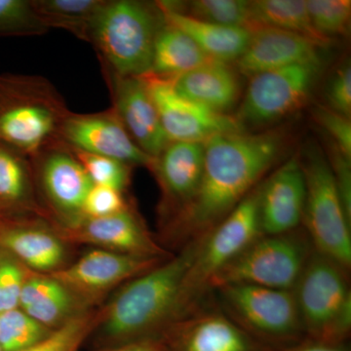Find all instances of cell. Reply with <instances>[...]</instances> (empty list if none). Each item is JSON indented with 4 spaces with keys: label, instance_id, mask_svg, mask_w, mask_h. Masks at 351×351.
I'll return each mask as SVG.
<instances>
[{
    "label": "cell",
    "instance_id": "484cf974",
    "mask_svg": "<svg viewBox=\"0 0 351 351\" xmlns=\"http://www.w3.org/2000/svg\"><path fill=\"white\" fill-rule=\"evenodd\" d=\"M107 0H32L34 11L48 29H62L90 43L92 32Z\"/></svg>",
    "mask_w": 351,
    "mask_h": 351
},
{
    "label": "cell",
    "instance_id": "7a4b0ae2",
    "mask_svg": "<svg viewBox=\"0 0 351 351\" xmlns=\"http://www.w3.org/2000/svg\"><path fill=\"white\" fill-rule=\"evenodd\" d=\"M201 239L178 251L142 276L128 281L101 313V336L122 345L163 331L174 322L182 280Z\"/></svg>",
    "mask_w": 351,
    "mask_h": 351
},
{
    "label": "cell",
    "instance_id": "d6986e66",
    "mask_svg": "<svg viewBox=\"0 0 351 351\" xmlns=\"http://www.w3.org/2000/svg\"><path fill=\"white\" fill-rule=\"evenodd\" d=\"M69 237L97 245L104 250L144 258H169L130 209L100 218H83L69 226Z\"/></svg>",
    "mask_w": 351,
    "mask_h": 351
},
{
    "label": "cell",
    "instance_id": "b9f144b4",
    "mask_svg": "<svg viewBox=\"0 0 351 351\" xmlns=\"http://www.w3.org/2000/svg\"><path fill=\"white\" fill-rule=\"evenodd\" d=\"M0 351H2L1 348H0Z\"/></svg>",
    "mask_w": 351,
    "mask_h": 351
},
{
    "label": "cell",
    "instance_id": "2e32d148",
    "mask_svg": "<svg viewBox=\"0 0 351 351\" xmlns=\"http://www.w3.org/2000/svg\"><path fill=\"white\" fill-rule=\"evenodd\" d=\"M112 94V110L136 145L156 158L167 147L166 136L154 101L141 76H119L105 73Z\"/></svg>",
    "mask_w": 351,
    "mask_h": 351
},
{
    "label": "cell",
    "instance_id": "cb8c5ba5",
    "mask_svg": "<svg viewBox=\"0 0 351 351\" xmlns=\"http://www.w3.org/2000/svg\"><path fill=\"white\" fill-rule=\"evenodd\" d=\"M73 304L71 291L51 276H39L25 279L19 306L32 319L49 329L61 326L75 315Z\"/></svg>",
    "mask_w": 351,
    "mask_h": 351
},
{
    "label": "cell",
    "instance_id": "3957f363",
    "mask_svg": "<svg viewBox=\"0 0 351 351\" xmlns=\"http://www.w3.org/2000/svg\"><path fill=\"white\" fill-rule=\"evenodd\" d=\"M69 112L63 97L45 78L0 75V143L29 158L58 140Z\"/></svg>",
    "mask_w": 351,
    "mask_h": 351
},
{
    "label": "cell",
    "instance_id": "8fae6325",
    "mask_svg": "<svg viewBox=\"0 0 351 351\" xmlns=\"http://www.w3.org/2000/svg\"><path fill=\"white\" fill-rule=\"evenodd\" d=\"M141 77L170 142L205 143L221 134L245 132L234 117L215 112L178 93L169 78L152 73Z\"/></svg>",
    "mask_w": 351,
    "mask_h": 351
},
{
    "label": "cell",
    "instance_id": "52a82bcc",
    "mask_svg": "<svg viewBox=\"0 0 351 351\" xmlns=\"http://www.w3.org/2000/svg\"><path fill=\"white\" fill-rule=\"evenodd\" d=\"M212 297L233 322L271 350L307 339L292 290L230 284L215 289Z\"/></svg>",
    "mask_w": 351,
    "mask_h": 351
},
{
    "label": "cell",
    "instance_id": "60d3db41",
    "mask_svg": "<svg viewBox=\"0 0 351 351\" xmlns=\"http://www.w3.org/2000/svg\"><path fill=\"white\" fill-rule=\"evenodd\" d=\"M279 351H350L346 343H328L306 339L299 345Z\"/></svg>",
    "mask_w": 351,
    "mask_h": 351
},
{
    "label": "cell",
    "instance_id": "d6a6232c",
    "mask_svg": "<svg viewBox=\"0 0 351 351\" xmlns=\"http://www.w3.org/2000/svg\"><path fill=\"white\" fill-rule=\"evenodd\" d=\"M48 31L32 0H0V38L43 36Z\"/></svg>",
    "mask_w": 351,
    "mask_h": 351
},
{
    "label": "cell",
    "instance_id": "7c38bea8",
    "mask_svg": "<svg viewBox=\"0 0 351 351\" xmlns=\"http://www.w3.org/2000/svg\"><path fill=\"white\" fill-rule=\"evenodd\" d=\"M158 335L164 351H276L233 322L213 297Z\"/></svg>",
    "mask_w": 351,
    "mask_h": 351
},
{
    "label": "cell",
    "instance_id": "ba28073f",
    "mask_svg": "<svg viewBox=\"0 0 351 351\" xmlns=\"http://www.w3.org/2000/svg\"><path fill=\"white\" fill-rule=\"evenodd\" d=\"M314 251L304 228L261 235L217 274L211 292L230 284L293 290Z\"/></svg>",
    "mask_w": 351,
    "mask_h": 351
},
{
    "label": "cell",
    "instance_id": "f546056e",
    "mask_svg": "<svg viewBox=\"0 0 351 351\" xmlns=\"http://www.w3.org/2000/svg\"><path fill=\"white\" fill-rule=\"evenodd\" d=\"M51 332L50 329L20 309L0 313V348L2 351L24 350L43 341Z\"/></svg>",
    "mask_w": 351,
    "mask_h": 351
},
{
    "label": "cell",
    "instance_id": "603a6c76",
    "mask_svg": "<svg viewBox=\"0 0 351 351\" xmlns=\"http://www.w3.org/2000/svg\"><path fill=\"white\" fill-rule=\"evenodd\" d=\"M210 60L191 36L166 22L157 34L149 73L173 80Z\"/></svg>",
    "mask_w": 351,
    "mask_h": 351
},
{
    "label": "cell",
    "instance_id": "8992f818",
    "mask_svg": "<svg viewBox=\"0 0 351 351\" xmlns=\"http://www.w3.org/2000/svg\"><path fill=\"white\" fill-rule=\"evenodd\" d=\"M350 270L314 250L293 293L307 339L346 343L351 330Z\"/></svg>",
    "mask_w": 351,
    "mask_h": 351
},
{
    "label": "cell",
    "instance_id": "4fadbf2b",
    "mask_svg": "<svg viewBox=\"0 0 351 351\" xmlns=\"http://www.w3.org/2000/svg\"><path fill=\"white\" fill-rule=\"evenodd\" d=\"M31 161L51 209L68 226L83 219L85 198L94 184L73 149L56 140L32 156Z\"/></svg>",
    "mask_w": 351,
    "mask_h": 351
},
{
    "label": "cell",
    "instance_id": "ac0fdd59",
    "mask_svg": "<svg viewBox=\"0 0 351 351\" xmlns=\"http://www.w3.org/2000/svg\"><path fill=\"white\" fill-rule=\"evenodd\" d=\"M204 164V143L170 142L154 159L151 170L162 191L166 223L195 195L202 180Z\"/></svg>",
    "mask_w": 351,
    "mask_h": 351
},
{
    "label": "cell",
    "instance_id": "1f68e13d",
    "mask_svg": "<svg viewBox=\"0 0 351 351\" xmlns=\"http://www.w3.org/2000/svg\"><path fill=\"white\" fill-rule=\"evenodd\" d=\"M307 12L316 32L331 41L350 29V0H306Z\"/></svg>",
    "mask_w": 351,
    "mask_h": 351
},
{
    "label": "cell",
    "instance_id": "d590c367",
    "mask_svg": "<svg viewBox=\"0 0 351 351\" xmlns=\"http://www.w3.org/2000/svg\"><path fill=\"white\" fill-rule=\"evenodd\" d=\"M314 117L317 123L332 138V144L343 156L351 159L350 119L334 112L326 106H317L314 110Z\"/></svg>",
    "mask_w": 351,
    "mask_h": 351
},
{
    "label": "cell",
    "instance_id": "74e56055",
    "mask_svg": "<svg viewBox=\"0 0 351 351\" xmlns=\"http://www.w3.org/2000/svg\"><path fill=\"white\" fill-rule=\"evenodd\" d=\"M25 279L17 263L0 261V313L17 308Z\"/></svg>",
    "mask_w": 351,
    "mask_h": 351
},
{
    "label": "cell",
    "instance_id": "ffe728a7",
    "mask_svg": "<svg viewBox=\"0 0 351 351\" xmlns=\"http://www.w3.org/2000/svg\"><path fill=\"white\" fill-rule=\"evenodd\" d=\"M325 46L313 39L269 27H258L252 31L250 41L242 56L237 60L241 75L252 76L284 68L321 56Z\"/></svg>",
    "mask_w": 351,
    "mask_h": 351
},
{
    "label": "cell",
    "instance_id": "30bf717a",
    "mask_svg": "<svg viewBox=\"0 0 351 351\" xmlns=\"http://www.w3.org/2000/svg\"><path fill=\"white\" fill-rule=\"evenodd\" d=\"M323 68L321 56L252 76L235 119L243 126H265L301 108Z\"/></svg>",
    "mask_w": 351,
    "mask_h": 351
},
{
    "label": "cell",
    "instance_id": "7402d4cb",
    "mask_svg": "<svg viewBox=\"0 0 351 351\" xmlns=\"http://www.w3.org/2000/svg\"><path fill=\"white\" fill-rule=\"evenodd\" d=\"M157 3L166 22L186 32L210 59L226 64L237 62L248 46L251 29L212 24Z\"/></svg>",
    "mask_w": 351,
    "mask_h": 351
},
{
    "label": "cell",
    "instance_id": "8d00e7d4",
    "mask_svg": "<svg viewBox=\"0 0 351 351\" xmlns=\"http://www.w3.org/2000/svg\"><path fill=\"white\" fill-rule=\"evenodd\" d=\"M326 107L334 112L350 119L351 115V66L348 62L341 66L328 82L326 91Z\"/></svg>",
    "mask_w": 351,
    "mask_h": 351
},
{
    "label": "cell",
    "instance_id": "83f0119b",
    "mask_svg": "<svg viewBox=\"0 0 351 351\" xmlns=\"http://www.w3.org/2000/svg\"><path fill=\"white\" fill-rule=\"evenodd\" d=\"M250 14L253 29L274 27L302 34L323 46L331 43L314 29L304 0H255L250 1Z\"/></svg>",
    "mask_w": 351,
    "mask_h": 351
},
{
    "label": "cell",
    "instance_id": "5bb4252c",
    "mask_svg": "<svg viewBox=\"0 0 351 351\" xmlns=\"http://www.w3.org/2000/svg\"><path fill=\"white\" fill-rule=\"evenodd\" d=\"M58 140L73 149L151 169L154 158L136 145L112 108L97 113H69Z\"/></svg>",
    "mask_w": 351,
    "mask_h": 351
},
{
    "label": "cell",
    "instance_id": "9c48e42d",
    "mask_svg": "<svg viewBox=\"0 0 351 351\" xmlns=\"http://www.w3.org/2000/svg\"><path fill=\"white\" fill-rule=\"evenodd\" d=\"M306 204L302 226L314 250L351 269V219L346 213L329 161L316 149L302 161Z\"/></svg>",
    "mask_w": 351,
    "mask_h": 351
},
{
    "label": "cell",
    "instance_id": "5b68a950",
    "mask_svg": "<svg viewBox=\"0 0 351 351\" xmlns=\"http://www.w3.org/2000/svg\"><path fill=\"white\" fill-rule=\"evenodd\" d=\"M261 182L201 240L182 280L174 322L205 304L211 298V283L217 274L263 235L258 218Z\"/></svg>",
    "mask_w": 351,
    "mask_h": 351
},
{
    "label": "cell",
    "instance_id": "f1b7e54d",
    "mask_svg": "<svg viewBox=\"0 0 351 351\" xmlns=\"http://www.w3.org/2000/svg\"><path fill=\"white\" fill-rule=\"evenodd\" d=\"M161 5L164 6L162 3ZM186 14L195 19L226 27H244L253 31L251 22L250 1L245 0H193L182 2ZM166 7V6H164ZM167 8V7H166ZM170 9V8H168ZM172 10V9H171ZM175 11V10H174Z\"/></svg>",
    "mask_w": 351,
    "mask_h": 351
},
{
    "label": "cell",
    "instance_id": "44dd1931",
    "mask_svg": "<svg viewBox=\"0 0 351 351\" xmlns=\"http://www.w3.org/2000/svg\"><path fill=\"white\" fill-rule=\"evenodd\" d=\"M171 80L178 93L215 112L226 113L239 99V82L234 69L215 60Z\"/></svg>",
    "mask_w": 351,
    "mask_h": 351
},
{
    "label": "cell",
    "instance_id": "d4e9b609",
    "mask_svg": "<svg viewBox=\"0 0 351 351\" xmlns=\"http://www.w3.org/2000/svg\"><path fill=\"white\" fill-rule=\"evenodd\" d=\"M0 208L38 212L31 158L0 143Z\"/></svg>",
    "mask_w": 351,
    "mask_h": 351
},
{
    "label": "cell",
    "instance_id": "e0dca14e",
    "mask_svg": "<svg viewBox=\"0 0 351 351\" xmlns=\"http://www.w3.org/2000/svg\"><path fill=\"white\" fill-rule=\"evenodd\" d=\"M306 195L301 160L292 156L261 182L258 218L263 234H281L301 228Z\"/></svg>",
    "mask_w": 351,
    "mask_h": 351
},
{
    "label": "cell",
    "instance_id": "f35d334b",
    "mask_svg": "<svg viewBox=\"0 0 351 351\" xmlns=\"http://www.w3.org/2000/svg\"><path fill=\"white\" fill-rule=\"evenodd\" d=\"M330 166L334 175L337 189L345 207L346 213L351 219V159L343 156L341 152L331 145Z\"/></svg>",
    "mask_w": 351,
    "mask_h": 351
},
{
    "label": "cell",
    "instance_id": "4316f807",
    "mask_svg": "<svg viewBox=\"0 0 351 351\" xmlns=\"http://www.w3.org/2000/svg\"><path fill=\"white\" fill-rule=\"evenodd\" d=\"M1 243L32 269L54 272L64 258L56 235L36 228H15L1 235Z\"/></svg>",
    "mask_w": 351,
    "mask_h": 351
},
{
    "label": "cell",
    "instance_id": "9a60e30c",
    "mask_svg": "<svg viewBox=\"0 0 351 351\" xmlns=\"http://www.w3.org/2000/svg\"><path fill=\"white\" fill-rule=\"evenodd\" d=\"M169 258L137 257L98 249L50 276L73 294L98 295L142 276Z\"/></svg>",
    "mask_w": 351,
    "mask_h": 351
},
{
    "label": "cell",
    "instance_id": "e575fe53",
    "mask_svg": "<svg viewBox=\"0 0 351 351\" xmlns=\"http://www.w3.org/2000/svg\"><path fill=\"white\" fill-rule=\"evenodd\" d=\"M129 208L123 193L105 186L93 184L85 198L83 218H100L119 213Z\"/></svg>",
    "mask_w": 351,
    "mask_h": 351
},
{
    "label": "cell",
    "instance_id": "277c9868",
    "mask_svg": "<svg viewBox=\"0 0 351 351\" xmlns=\"http://www.w3.org/2000/svg\"><path fill=\"white\" fill-rule=\"evenodd\" d=\"M165 23L157 2L106 1L90 40L104 73L136 77L149 73L154 43Z\"/></svg>",
    "mask_w": 351,
    "mask_h": 351
},
{
    "label": "cell",
    "instance_id": "836d02e7",
    "mask_svg": "<svg viewBox=\"0 0 351 351\" xmlns=\"http://www.w3.org/2000/svg\"><path fill=\"white\" fill-rule=\"evenodd\" d=\"M71 149L94 184L108 186L121 193L125 191L130 182L131 166L110 157Z\"/></svg>",
    "mask_w": 351,
    "mask_h": 351
},
{
    "label": "cell",
    "instance_id": "ab89813d",
    "mask_svg": "<svg viewBox=\"0 0 351 351\" xmlns=\"http://www.w3.org/2000/svg\"><path fill=\"white\" fill-rule=\"evenodd\" d=\"M105 351H164L162 341L159 335L147 337L122 345L114 346Z\"/></svg>",
    "mask_w": 351,
    "mask_h": 351
},
{
    "label": "cell",
    "instance_id": "4dcf8cb0",
    "mask_svg": "<svg viewBox=\"0 0 351 351\" xmlns=\"http://www.w3.org/2000/svg\"><path fill=\"white\" fill-rule=\"evenodd\" d=\"M101 313H80L56 328L43 341L21 351H77L88 335L98 326Z\"/></svg>",
    "mask_w": 351,
    "mask_h": 351
},
{
    "label": "cell",
    "instance_id": "6da1fadb",
    "mask_svg": "<svg viewBox=\"0 0 351 351\" xmlns=\"http://www.w3.org/2000/svg\"><path fill=\"white\" fill-rule=\"evenodd\" d=\"M204 145L199 188L163 232L165 241L178 251L206 237L260 184L281 156L285 136L277 130L239 132L215 136Z\"/></svg>",
    "mask_w": 351,
    "mask_h": 351
}]
</instances>
